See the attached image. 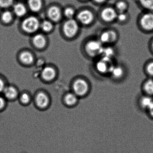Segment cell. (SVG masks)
I'll return each instance as SVG.
<instances>
[{"label":"cell","mask_w":153,"mask_h":153,"mask_svg":"<svg viewBox=\"0 0 153 153\" xmlns=\"http://www.w3.org/2000/svg\"><path fill=\"white\" fill-rule=\"evenodd\" d=\"M39 27V21L34 17L27 18L23 22V29L28 33H33L36 32Z\"/></svg>","instance_id":"cell-1"},{"label":"cell","mask_w":153,"mask_h":153,"mask_svg":"<svg viewBox=\"0 0 153 153\" xmlns=\"http://www.w3.org/2000/svg\"><path fill=\"white\" fill-rule=\"evenodd\" d=\"M103 48L102 43L99 41H91L89 42L86 46V50L89 55L92 56H96L101 54Z\"/></svg>","instance_id":"cell-2"},{"label":"cell","mask_w":153,"mask_h":153,"mask_svg":"<svg viewBox=\"0 0 153 153\" xmlns=\"http://www.w3.org/2000/svg\"><path fill=\"white\" fill-rule=\"evenodd\" d=\"M78 26L75 20L70 19L65 23L63 27V31L66 36L72 37L77 32Z\"/></svg>","instance_id":"cell-3"},{"label":"cell","mask_w":153,"mask_h":153,"mask_svg":"<svg viewBox=\"0 0 153 153\" xmlns=\"http://www.w3.org/2000/svg\"><path fill=\"white\" fill-rule=\"evenodd\" d=\"M73 89L76 95L82 96L87 93L88 90V85L85 80L78 79L74 83Z\"/></svg>","instance_id":"cell-4"},{"label":"cell","mask_w":153,"mask_h":153,"mask_svg":"<svg viewBox=\"0 0 153 153\" xmlns=\"http://www.w3.org/2000/svg\"><path fill=\"white\" fill-rule=\"evenodd\" d=\"M153 104V97L145 95L141 96L138 100L137 105L140 109L146 112Z\"/></svg>","instance_id":"cell-5"},{"label":"cell","mask_w":153,"mask_h":153,"mask_svg":"<svg viewBox=\"0 0 153 153\" xmlns=\"http://www.w3.org/2000/svg\"><path fill=\"white\" fill-rule=\"evenodd\" d=\"M141 24L143 28L146 30L153 29V14L149 13L144 15L141 20Z\"/></svg>","instance_id":"cell-6"},{"label":"cell","mask_w":153,"mask_h":153,"mask_svg":"<svg viewBox=\"0 0 153 153\" xmlns=\"http://www.w3.org/2000/svg\"><path fill=\"white\" fill-rule=\"evenodd\" d=\"M78 19L82 24L88 25L93 21V15L89 10H84L79 14Z\"/></svg>","instance_id":"cell-7"},{"label":"cell","mask_w":153,"mask_h":153,"mask_svg":"<svg viewBox=\"0 0 153 153\" xmlns=\"http://www.w3.org/2000/svg\"><path fill=\"white\" fill-rule=\"evenodd\" d=\"M116 11L111 8H106L105 9L102 13V17L105 21L110 22L114 20L117 17Z\"/></svg>","instance_id":"cell-8"},{"label":"cell","mask_w":153,"mask_h":153,"mask_svg":"<svg viewBox=\"0 0 153 153\" xmlns=\"http://www.w3.org/2000/svg\"><path fill=\"white\" fill-rule=\"evenodd\" d=\"M116 35L112 31H107L102 33L100 36V41L101 43L111 42L116 39Z\"/></svg>","instance_id":"cell-9"},{"label":"cell","mask_w":153,"mask_h":153,"mask_svg":"<svg viewBox=\"0 0 153 153\" xmlns=\"http://www.w3.org/2000/svg\"><path fill=\"white\" fill-rule=\"evenodd\" d=\"M36 102L39 107L45 108L49 105V99L45 94L40 93L36 96Z\"/></svg>","instance_id":"cell-10"},{"label":"cell","mask_w":153,"mask_h":153,"mask_svg":"<svg viewBox=\"0 0 153 153\" xmlns=\"http://www.w3.org/2000/svg\"><path fill=\"white\" fill-rule=\"evenodd\" d=\"M111 59H110L102 58V60L97 62L96 65V68L97 70L102 73H104L106 71H109L110 68L108 66V63L110 62Z\"/></svg>","instance_id":"cell-11"},{"label":"cell","mask_w":153,"mask_h":153,"mask_svg":"<svg viewBox=\"0 0 153 153\" xmlns=\"http://www.w3.org/2000/svg\"><path fill=\"white\" fill-rule=\"evenodd\" d=\"M48 16L53 21H58L61 18V12L59 9L56 7H51L48 11Z\"/></svg>","instance_id":"cell-12"},{"label":"cell","mask_w":153,"mask_h":153,"mask_svg":"<svg viewBox=\"0 0 153 153\" xmlns=\"http://www.w3.org/2000/svg\"><path fill=\"white\" fill-rule=\"evenodd\" d=\"M3 92L5 97L10 100L15 99L17 95V90L12 87H5Z\"/></svg>","instance_id":"cell-13"},{"label":"cell","mask_w":153,"mask_h":153,"mask_svg":"<svg viewBox=\"0 0 153 153\" xmlns=\"http://www.w3.org/2000/svg\"><path fill=\"white\" fill-rule=\"evenodd\" d=\"M42 75L43 78L45 80H52L55 77V71L51 67H46L43 70Z\"/></svg>","instance_id":"cell-14"},{"label":"cell","mask_w":153,"mask_h":153,"mask_svg":"<svg viewBox=\"0 0 153 153\" xmlns=\"http://www.w3.org/2000/svg\"><path fill=\"white\" fill-rule=\"evenodd\" d=\"M28 6L31 10L37 12L40 10L42 7V0H28Z\"/></svg>","instance_id":"cell-15"},{"label":"cell","mask_w":153,"mask_h":153,"mask_svg":"<svg viewBox=\"0 0 153 153\" xmlns=\"http://www.w3.org/2000/svg\"><path fill=\"white\" fill-rule=\"evenodd\" d=\"M34 44L37 48H42L44 47L45 45V39L42 35H36L33 39Z\"/></svg>","instance_id":"cell-16"},{"label":"cell","mask_w":153,"mask_h":153,"mask_svg":"<svg viewBox=\"0 0 153 153\" xmlns=\"http://www.w3.org/2000/svg\"><path fill=\"white\" fill-rule=\"evenodd\" d=\"M14 11L16 15L18 16H22L26 13V8L23 4L17 3L14 7Z\"/></svg>","instance_id":"cell-17"},{"label":"cell","mask_w":153,"mask_h":153,"mask_svg":"<svg viewBox=\"0 0 153 153\" xmlns=\"http://www.w3.org/2000/svg\"><path fill=\"white\" fill-rule=\"evenodd\" d=\"M20 60L25 64H31L33 61V57L28 52L22 53L20 56Z\"/></svg>","instance_id":"cell-18"},{"label":"cell","mask_w":153,"mask_h":153,"mask_svg":"<svg viewBox=\"0 0 153 153\" xmlns=\"http://www.w3.org/2000/svg\"><path fill=\"white\" fill-rule=\"evenodd\" d=\"M144 89L146 95L153 97V81L149 80L145 83Z\"/></svg>","instance_id":"cell-19"},{"label":"cell","mask_w":153,"mask_h":153,"mask_svg":"<svg viewBox=\"0 0 153 153\" xmlns=\"http://www.w3.org/2000/svg\"><path fill=\"white\" fill-rule=\"evenodd\" d=\"M65 101L66 104L69 105H74L77 101V95L76 94H69L65 97Z\"/></svg>","instance_id":"cell-20"},{"label":"cell","mask_w":153,"mask_h":153,"mask_svg":"<svg viewBox=\"0 0 153 153\" xmlns=\"http://www.w3.org/2000/svg\"><path fill=\"white\" fill-rule=\"evenodd\" d=\"M109 71L114 76L119 77L121 76L123 73V71L121 68L120 67H111L110 68Z\"/></svg>","instance_id":"cell-21"},{"label":"cell","mask_w":153,"mask_h":153,"mask_svg":"<svg viewBox=\"0 0 153 153\" xmlns=\"http://www.w3.org/2000/svg\"><path fill=\"white\" fill-rule=\"evenodd\" d=\"M141 5L147 9L153 10V0H139Z\"/></svg>","instance_id":"cell-22"},{"label":"cell","mask_w":153,"mask_h":153,"mask_svg":"<svg viewBox=\"0 0 153 153\" xmlns=\"http://www.w3.org/2000/svg\"><path fill=\"white\" fill-rule=\"evenodd\" d=\"M1 19L3 22L5 23H9L12 19V14L10 11H5L2 14Z\"/></svg>","instance_id":"cell-23"},{"label":"cell","mask_w":153,"mask_h":153,"mask_svg":"<svg viewBox=\"0 0 153 153\" xmlns=\"http://www.w3.org/2000/svg\"><path fill=\"white\" fill-rule=\"evenodd\" d=\"M113 51L111 48H103L102 54H103L104 58L111 59V57L113 54Z\"/></svg>","instance_id":"cell-24"},{"label":"cell","mask_w":153,"mask_h":153,"mask_svg":"<svg viewBox=\"0 0 153 153\" xmlns=\"http://www.w3.org/2000/svg\"><path fill=\"white\" fill-rule=\"evenodd\" d=\"M41 27L45 32H49L52 29L53 25L49 21H44L42 23Z\"/></svg>","instance_id":"cell-25"},{"label":"cell","mask_w":153,"mask_h":153,"mask_svg":"<svg viewBox=\"0 0 153 153\" xmlns=\"http://www.w3.org/2000/svg\"><path fill=\"white\" fill-rule=\"evenodd\" d=\"M116 7L118 11L120 13H122V12H123L126 9L127 5L126 3L123 1H119L116 4Z\"/></svg>","instance_id":"cell-26"},{"label":"cell","mask_w":153,"mask_h":153,"mask_svg":"<svg viewBox=\"0 0 153 153\" xmlns=\"http://www.w3.org/2000/svg\"><path fill=\"white\" fill-rule=\"evenodd\" d=\"M13 0H0V7L7 8L13 4Z\"/></svg>","instance_id":"cell-27"},{"label":"cell","mask_w":153,"mask_h":153,"mask_svg":"<svg viewBox=\"0 0 153 153\" xmlns=\"http://www.w3.org/2000/svg\"><path fill=\"white\" fill-rule=\"evenodd\" d=\"M64 14L66 17L69 18H71L74 15V10L70 8L66 9L64 11Z\"/></svg>","instance_id":"cell-28"},{"label":"cell","mask_w":153,"mask_h":153,"mask_svg":"<svg viewBox=\"0 0 153 153\" xmlns=\"http://www.w3.org/2000/svg\"><path fill=\"white\" fill-rule=\"evenodd\" d=\"M21 101L24 104H27L30 101V97L27 94H24L21 97Z\"/></svg>","instance_id":"cell-29"},{"label":"cell","mask_w":153,"mask_h":153,"mask_svg":"<svg viewBox=\"0 0 153 153\" xmlns=\"http://www.w3.org/2000/svg\"><path fill=\"white\" fill-rule=\"evenodd\" d=\"M6 105V100L4 97L0 96V111L3 110Z\"/></svg>","instance_id":"cell-30"},{"label":"cell","mask_w":153,"mask_h":153,"mask_svg":"<svg viewBox=\"0 0 153 153\" xmlns=\"http://www.w3.org/2000/svg\"><path fill=\"white\" fill-rule=\"evenodd\" d=\"M146 113L148 117L151 120H153V104Z\"/></svg>","instance_id":"cell-31"},{"label":"cell","mask_w":153,"mask_h":153,"mask_svg":"<svg viewBox=\"0 0 153 153\" xmlns=\"http://www.w3.org/2000/svg\"><path fill=\"white\" fill-rule=\"evenodd\" d=\"M117 17L120 21H124V20L126 19V18H127L126 14L123 13V12L120 13V14L117 16Z\"/></svg>","instance_id":"cell-32"},{"label":"cell","mask_w":153,"mask_h":153,"mask_svg":"<svg viewBox=\"0 0 153 153\" xmlns=\"http://www.w3.org/2000/svg\"><path fill=\"white\" fill-rule=\"evenodd\" d=\"M147 71L149 74L153 75V62H151L148 66Z\"/></svg>","instance_id":"cell-33"},{"label":"cell","mask_w":153,"mask_h":153,"mask_svg":"<svg viewBox=\"0 0 153 153\" xmlns=\"http://www.w3.org/2000/svg\"><path fill=\"white\" fill-rule=\"evenodd\" d=\"M5 88V84L4 82L0 78V93L3 92Z\"/></svg>","instance_id":"cell-34"},{"label":"cell","mask_w":153,"mask_h":153,"mask_svg":"<svg viewBox=\"0 0 153 153\" xmlns=\"http://www.w3.org/2000/svg\"><path fill=\"white\" fill-rule=\"evenodd\" d=\"M105 1V0H95V1L97 2H99V3L104 2Z\"/></svg>","instance_id":"cell-35"},{"label":"cell","mask_w":153,"mask_h":153,"mask_svg":"<svg viewBox=\"0 0 153 153\" xmlns=\"http://www.w3.org/2000/svg\"></svg>","instance_id":"cell-36"}]
</instances>
